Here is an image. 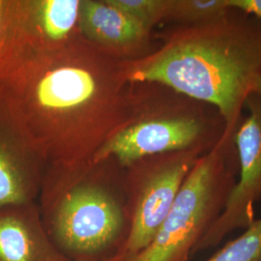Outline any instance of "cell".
Wrapping results in <instances>:
<instances>
[{
	"label": "cell",
	"mask_w": 261,
	"mask_h": 261,
	"mask_svg": "<svg viewBox=\"0 0 261 261\" xmlns=\"http://www.w3.org/2000/svg\"><path fill=\"white\" fill-rule=\"evenodd\" d=\"M260 75L261 19L231 9L215 22L178 31L160 51L135 66L129 80L162 84L208 103L229 130H236Z\"/></svg>",
	"instance_id": "1"
},
{
	"label": "cell",
	"mask_w": 261,
	"mask_h": 261,
	"mask_svg": "<svg viewBox=\"0 0 261 261\" xmlns=\"http://www.w3.org/2000/svg\"><path fill=\"white\" fill-rule=\"evenodd\" d=\"M236 130L197 160L165 221L140 252L124 261H188L223 213L238 176Z\"/></svg>",
	"instance_id": "2"
},
{
	"label": "cell",
	"mask_w": 261,
	"mask_h": 261,
	"mask_svg": "<svg viewBox=\"0 0 261 261\" xmlns=\"http://www.w3.org/2000/svg\"><path fill=\"white\" fill-rule=\"evenodd\" d=\"M51 206L43 224L69 261H113L127 241L129 211L105 185L74 181L56 194Z\"/></svg>",
	"instance_id": "3"
},
{
	"label": "cell",
	"mask_w": 261,
	"mask_h": 261,
	"mask_svg": "<svg viewBox=\"0 0 261 261\" xmlns=\"http://www.w3.org/2000/svg\"><path fill=\"white\" fill-rule=\"evenodd\" d=\"M229 130L219 111L182 95L177 103L159 109L116 134L95 162L114 156L123 166L170 152L208 153Z\"/></svg>",
	"instance_id": "4"
},
{
	"label": "cell",
	"mask_w": 261,
	"mask_h": 261,
	"mask_svg": "<svg viewBox=\"0 0 261 261\" xmlns=\"http://www.w3.org/2000/svg\"><path fill=\"white\" fill-rule=\"evenodd\" d=\"M200 157L197 153L179 151L146 158L148 163L140 167L133 180L129 235L113 261L126 260L151 242Z\"/></svg>",
	"instance_id": "5"
},
{
	"label": "cell",
	"mask_w": 261,
	"mask_h": 261,
	"mask_svg": "<svg viewBox=\"0 0 261 261\" xmlns=\"http://www.w3.org/2000/svg\"><path fill=\"white\" fill-rule=\"evenodd\" d=\"M244 116L234 134L238 156V176L223 213L196 246L194 253L217 247L228 234L247 229L255 219L261 201V99L251 94Z\"/></svg>",
	"instance_id": "6"
},
{
	"label": "cell",
	"mask_w": 261,
	"mask_h": 261,
	"mask_svg": "<svg viewBox=\"0 0 261 261\" xmlns=\"http://www.w3.org/2000/svg\"><path fill=\"white\" fill-rule=\"evenodd\" d=\"M0 84H11L32 90L0 85V95L14 99L32 97L40 109L53 112H70L90 102L97 92L93 75L80 67H59L39 79L35 87L0 79Z\"/></svg>",
	"instance_id": "7"
},
{
	"label": "cell",
	"mask_w": 261,
	"mask_h": 261,
	"mask_svg": "<svg viewBox=\"0 0 261 261\" xmlns=\"http://www.w3.org/2000/svg\"><path fill=\"white\" fill-rule=\"evenodd\" d=\"M0 261H69L30 204L0 208Z\"/></svg>",
	"instance_id": "8"
},
{
	"label": "cell",
	"mask_w": 261,
	"mask_h": 261,
	"mask_svg": "<svg viewBox=\"0 0 261 261\" xmlns=\"http://www.w3.org/2000/svg\"><path fill=\"white\" fill-rule=\"evenodd\" d=\"M20 126L12 114L0 107V208L30 204L34 181L19 152Z\"/></svg>",
	"instance_id": "9"
},
{
	"label": "cell",
	"mask_w": 261,
	"mask_h": 261,
	"mask_svg": "<svg viewBox=\"0 0 261 261\" xmlns=\"http://www.w3.org/2000/svg\"><path fill=\"white\" fill-rule=\"evenodd\" d=\"M80 11L83 31L96 41L111 45H130L147 37L148 29L142 23L107 1H84Z\"/></svg>",
	"instance_id": "10"
},
{
	"label": "cell",
	"mask_w": 261,
	"mask_h": 261,
	"mask_svg": "<svg viewBox=\"0 0 261 261\" xmlns=\"http://www.w3.org/2000/svg\"><path fill=\"white\" fill-rule=\"evenodd\" d=\"M82 2L79 0H46L40 6V19L47 37L65 38L79 18Z\"/></svg>",
	"instance_id": "11"
},
{
	"label": "cell",
	"mask_w": 261,
	"mask_h": 261,
	"mask_svg": "<svg viewBox=\"0 0 261 261\" xmlns=\"http://www.w3.org/2000/svg\"><path fill=\"white\" fill-rule=\"evenodd\" d=\"M230 10L226 0L172 1L168 17L178 19L188 27H198L223 19Z\"/></svg>",
	"instance_id": "12"
},
{
	"label": "cell",
	"mask_w": 261,
	"mask_h": 261,
	"mask_svg": "<svg viewBox=\"0 0 261 261\" xmlns=\"http://www.w3.org/2000/svg\"><path fill=\"white\" fill-rule=\"evenodd\" d=\"M205 261H261V218Z\"/></svg>",
	"instance_id": "13"
},
{
	"label": "cell",
	"mask_w": 261,
	"mask_h": 261,
	"mask_svg": "<svg viewBox=\"0 0 261 261\" xmlns=\"http://www.w3.org/2000/svg\"><path fill=\"white\" fill-rule=\"evenodd\" d=\"M107 2L139 20L148 30L155 22L168 17L172 3L163 0H108Z\"/></svg>",
	"instance_id": "14"
},
{
	"label": "cell",
	"mask_w": 261,
	"mask_h": 261,
	"mask_svg": "<svg viewBox=\"0 0 261 261\" xmlns=\"http://www.w3.org/2000/svg\"><path fill=\"white\" fill-rule=\"evenodd\" d=\"M227 6L261 19V0H226Z\"/></svg>",
	"instance_id": "15"
},
{
	"label": "cell",
	"mask_w": 261,
	"mask_h": 261,
	"mask_svg": "<svg viewBox=\"0 0 261 261\" xmlns=\"http://www.w3.org/2000/svg\"><path fill=\"white\" fill-rule=\"evenodd\" d=\"M256 95L257 97H259L261 99V75L256 80V82L253 84L252 87V93Z\"/></svg>",
	"instance_id": "16"
},
{
	"label": "cell",
	"mask_w": 261,
	"mask_h": 261,
	"mask_svg": "<svg viewBox=\"0 0 261 261\" xmlns=\"http://www.w3.org/2000/svg\"><path fill=\"white\" fill-rule=\"evenodd\" d=\"M3 7H4V1H1V0H0V19H1V16H2Z\"/></svg>",
	"instance_id": "17"
}]
</instances>
